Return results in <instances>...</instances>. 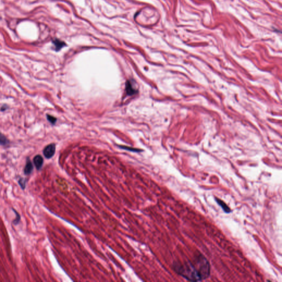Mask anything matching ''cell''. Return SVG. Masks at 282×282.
Masks as SVG:
<instances>
[{"instance_id": "cell-4", "label": "cell", "mask_w": 282, "mask_h": 282, "mask_svg": "<svg viewBox=\"0 0 282 282\" xmlns=\"http://www.w3.org/2000/svg\"><path fill=\"white\" fill-rule=\"evenodd\" d=\"M33 169H34V167H33V164L30 160L29 158H27L26 164L24 169V174L25 175H30L33 172Z\"/></svg>"}, {"instance_id": "cell-6", "label": "cell", "mask_w": 282, "mask_h": 282, "mask_svg": "<svg viewBox=\"0 0 282 282\" xmlns=\"http://www.w3.org/2000/svg\"><path fill=\"white\" fill-rule=\"evenodd\" d=\"M136 90L134 88L131 81H128L126 83V92L128 95H132L136 93Z\"/></svg>"}, {"instance_id": "cell-8", "label": "cell", "mask_w": 282, "mask_h": 282, "mask_svg": "<svg viewBox=\"0 0 282 282\" xmlns=\"http://www.w3.org/2000/svg\"><path fill=\"white\" fill-rule=\"evenodd\" d=\"M53 43H54V45L55 46V50L57 51L59 50L61 48H63L65 45V42H61L57 39L53 41Z\"/></svg>"}, {"instance_id": "cell-12", "label": "cell", "mask_w": 282, "mask_h": 282, "mask_svg": "<svg viewBox=\"0 0 282 282\" xmlns=\"http://www.w3.org/2000/svg\"><path fill=\"white\" fill-rule=\"evenodd\" d=\"M5 106H6V105H4L3 107H1V111H5V110H6V109H7V108L5 107Z\"/></svg>"}, {"instance_id": "cell-11", "label": "cell", "mask_w": 282, "mask_h": 282, "mask_svg": "<svg viewBox=\"0 0 282 282\" xmlns=\"http://www.w3.org/2000/svg\"><path fill=\"white\" fill-rule=\"evenodd\" d=\"M46 116H47V119H48V121L50 122L51 124H53L54 125L56 122L57 119L56 117H55L54 116H51V115H50L49 114H47L46 115Z\"/></svg>"}, {"instance_id": "cell-1", "label": "cell", "mask_w": 282, "mask_h": 282, "mask_svg": "<svg viewBox=\"0 0 282 282\" xmlns=\"http://www.w3.org/2000/svg\"><path fill=\"white\" fill-rule=\"evenodd\" d=\"M174 270L181 277L190 281L198 282L207 279L211 273V266L207 259L202 254L194 258L193 261L184 264L176 263Z\"/></svg>"}, {"instance_id": "cell-10", "label": "cell", "mask_w": 282, "mask_h": 282, "mask_svg": "<svg viewBox=\"0 0 282 282\" xmlns=\"http://www.w3.org/2000/svg\"><path fill=\"white\" fill-rule=\"evenodd\" d=\"M27 178H21L18 180V184L19 185L21 189L23 190H24L26 188V183H27Z\"/></svg>"}, {"instance_id": "cell-2", "label": "cell", "mask_w": 282, "mask_h": 282, "mask_svg": "<svg viewBox=\"0 0 282 282\" xmlns=\"http://www.w3.org/2000/svg\"><path fill=\"white\" fill-rule=\"evenodd\" d=\"M56 151V146L54 143H51L46 146L43 150V155L47 159H50L54 156Z\"/></svg>"}, {"instance_id": "cell-7", "label": "cell", "mask_w": 282, "mask_h": 282, "mask_svg": "<svg viewBox=\"0 0 282 282\" xmlns=\"http://www.w3.org/2000/svg\"><path fill=\"white\" fill-rule=\"evenodd\" d=\"M9 140L0 132V146H6L9 144Z\"/></svg>"}, {"instance_id": "cell-3", "label": "cell", "mask_w": 282, "mask_h": 282, "mask_svg": "<svg viewBox=\"0 0 282 282\" xmlns=\"http://www.w3.org/2000/svg\"><path fill=\"white\" fill-rule=\"evenodd\" d=\"M33 162L36 166V169L39 170L42 169V166L43 165L44 159L40 155H36L33 159Z\"/></svg>"}, {"instance_id": "cell-5", "label": "cell", "mask_w": 282, "mask_h": 282, "mask_svg": "<svg viewBox=\"0 0 282 282\" xmlns=\"http://www.w3.org/2000/svg\"><path fill=\"white\" fill-rule=\"evenodd\" d=\"M216 201L217 202V203L219 205V206H220L222 207V208L223 209V211L225 213H229L232 212V210L230 209V208H229L228 206L226 205V203L223 201L222 200L219 199L218 198H216Z\"/></svg>"}, {"instance_id": "cell-9", "label": "cell", "mask_w": 282, "mask_h": 282, "mask_svg": "<svg viewBox=\"0 0 282 282\" xmlns=\"http://www.w3.org/2000/svg\"><path fill=\"white\" fill-rule=\"evenodd\" d=\"M12 210L14 212V213H15V216H16V218L13 221V224L15 226H17V225H18V224L20 222V221H21V216H20V214H19V213H18V212L17 211H15V209L12 208Z\"/></svg>"}]
</instances>
